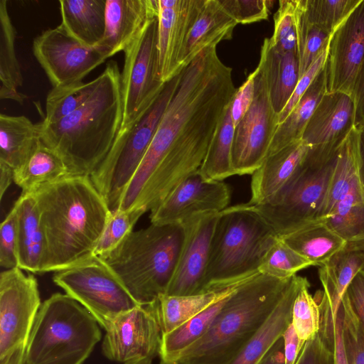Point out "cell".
I'll return each instance as SVG.
<instances>
[{
    "instance_id": "cell-1",
    "label": "cell",
    "mask_w": 364,
    "mask_h": 364,
    "mask_svg": "<svg viewBox=\"0 0 364 364\" xmlns=\"http://www.w3.org/2000/svg\"><path fill=\"white\" fill-rule=\"evenodd\" d=\"M31 193L47 243L43 272H55L92 257L112 211L90 177L67 176Z\"/></svg>"
},
{
    "instance_id": "cell-2",
    "label": "cell",
    "mask_w": 364,
    "mask_h": 364,
    "mask_svg": "<svg viewBox=\"0 0 364 364\" xmlns=\"http://www.w3.org/2000/svg\"><path fill=\"white\" fill-rule=\"evenodd\" d=\"M87 100L58 122L37 124L41 142L64 162L69 176H90L119 134L123 119L121 73L109 61Z\"/></svg>"
},
{
    "instance_id": "cell-3",
    "label": "cell",
    "mask_w": 364,
    "mask_h": 364,
    "mask_svg": "<svg viewBox=\"0 0 364 364\" xmlns=\"http://www.w3.org/2000/svg\"><path fill=\"white\" fill-rule=\"evenodd\" d=\"M291 278L259 273L243 283L230 296L205 336L175 364H228L279 303Z\"/></svg>"
},
{
    "instance_id": "cell-4",
    "label": "cell",
    "mask_w": 364,
    "mask_h": 364,
    "mask_svg": "<svg viewBox=\"0 0 364 364\" xmlns=\"http://www.w3.org/2000/svg\"><path fill=\"white\" fill-rule=\"evenodd\" d=\"M183 236L182 224H151L100 257L139 304H149L166 294Z\"/></svg>"
},
{
    "instance_id": "cell-5",
    "label": "cell",
    "mask_w": 364,
    "mask_h": 364,
    "mask_svg": "<svg viewBox=\"0 0 364 364\" xmlns=\"http://www.w3.org/2000/svg\"><path fill=\"white\" fill-rule=\"evenodd\" d=\"M101 338L100 326L84 306L55 293L38 311L25 364H82Z\"/></svg>"
},
{
    "instance_id": "cell-6",
    "label": "cell",
    "mask_w": 364,
    "mask_h": 364,
    "mask_svg": "<svg viewBox=\"0 0 364 364\" xmlns=\"http://www.w3.org/2000/svg\"><path fill=\"white\" fill-rule=\"evenodd\" d=\"M277 237L247 203L221 211L212 240L205 291L259 274L262 259Z\"/></svg>"
},
{
    "instance_id": "cell-7",
    "label": "cell",
    "mask_w": 364,
    "mask_h": 364,
    "mask_svg": "<svg viewBox=\"0 0 364 364\" xmlns=\"http://www.w3.org/2000/svg\"><path fill=\"white\" fill-rule=\"evenodd\" d=\"M342 144L311 146L297 176L275 202L247 203L277 237L318 220Z\"/></svg>"
},
{
    "instance_id": "cell-8",
    "label": "cell",
    "mask_w": 364,
    "mask_h": 364,
    "mask_svg": "<svg viewBox=\"0 0 364 364\" xmlns=\"http://www.w3.org/2000/svg\"><path fill=\"white\" fill-rule=\"evenodd\" d=\"M181 72L166 82L149 109L119 132L108 154L90 176L111 211L118 208L124 191L139 166L180 80Z\"/></svg>"
},
{
    "instance_id": "cell-9",
    "label": "cell",
    "mask_w": 364,
    "mask_h": 364,
    "mask_svg": "<svg viewBox=\"0 0 364 364\" xmlns=\"http://www.w3.org/2000/svg\"><path fill=\"white\" fill-rule=\"evenodd\" d=\"M54 283L84 306L104 330L119 315L140 305L100 257L55 272Z\"/></svg>"
},
{
    "instance_id": "cell-10",
    "label": "cell",
    "mask_w": 364,
    "mask_h": 364,
    "mask_svg": "<svg viewBox=\"0 0 364 364\" xmlns=\"http://www.w3.org/2000/svg\"><path fill=\"white\" fill-rule=\"evenodd\" d=\"M41 306L38 282L19 267L0 274V364H25L28 340Z\"/></svg>"
},
{
    "instance_id": "cell-11",
    "label": "cell",
    "mask_w": 364,
    "mask_h": 364,
    "mask_svg": "<svg viewBox=\"0 0 364 364\" xmlns=\"http://www.w3.org/2000/svg\"><path fill=\"white\" fill-rule=\"evenodd\" d=\"M157 31L156 17L124 50L121 73L123 119L120 132L149 109L165 86L157 73Z\"/></svg>"
},
{
    "instance_id": "cell-12",
    "label": "cell",
    "mask_w": 364,
    "mask_h": 364,
    "mask_svg": "<svg viewBox=\"0 0 364 364\" xmlns=\"http://www.w3.org/2000/svg\"><path fill=\"white\" fill-rule=\"evenodd\" d=\"M254 98L249 109L235 127L232 164L235 175H252L267 156L279 125L260 63L253 71Z\"/></svg>"
},
{
    "instance_id": "cell-13",
    "label": "cell",
    "mask_w": 364,
    "mask_h": 364,
    "mask_svg": "<svg viewBox=\"0 0 364 364\" xmlns=\"http://www.w3.org/2000/svg\"><path fill=\"white\" fill-rule=\"evenodd\" d=\"M157 301L123 313L105 329L102 350L107 359L121 364H152L159 355L162 338Z\"/></svg>"
},
{
    "instance_id": "cell-14",
    "label": "cell",
    "mask_w": 364,
    "mask_h": 364,
    "mask_svg": "<svg viewBox=\"0 0 364 364\" xmlns=\"http://www.w3.org/2000/svg\"><path fill=\"white\" fill-rule=\"evenodd\" d=\"M33 52L53 87L82 82L108 58L97 47L83 46L60 24L37 36Z\"/></svg>"
},
{
    "instance_id": "cell-15",
    "label": "cell",
    "mask_w": 364,
    "mask_h": 364,
    "mask_svg": "<svg viewBox=\"0 0 364 364\" xmlns=\"http://www.w3.org/2000/svg\"><path fill=\"white\" fill-rule=\"evenodd\" d=\"M220 213L197 214L181 223L183 240L166 294L185 296L205 291L210 247Z\"/></svg>"
},
{
    "instance_id": "cell-16",
    "label": "cell",
    "mask_w": 364,
    "mask_h": 364,
    "mask_svg": "<svg viewBox=\"0 0 364 364\" xmlns=\"http://www.w3.org/2000/svg\"><path fill=\"white\" fill-rule=\"evenodd\" d=\"M230 195L223 181L208 180L198 170L151 211V224H181L197 214L221 212L228 208Z\"/></svg>"
},
{
    "instance_id": "cell-17",
    "label": "cell",
    "mask_w": 364,
    "mask_h": 364,
    "mask_svg": "<svg viewBox=\"0 0 364 364\" xmlns=\"http://www.w3.org/2000/svg\"><path fill=\"white\" fill-rule=\"evenodd\" d=\"M363 61L364 0H361L331 36L324 65L326 92L353 95Z\"/></svg>"
},
{
    "instance_id": "cell-18",
    "label": "cell",
    "mask_w": 364,
    "mask_h": 364,
    "mask_svg": "<svg viewBox=\"0 0 364 364\" xmlns=\"http://www.w3.org/2000/svg\"><path fill=\"white\" fill-rule=\"evenodd\" d=\"M157 1V73L166 83L181 70L179 63L190 28L204 0Z\"/></svg>"
},
{
    "instance_id": "cell-19",
    "label": "cell",
    "mask_w": 364,
    "mask_h": 364,
    "mask_svg": "<svg viewBox=\"0 0 364 364\" xmlns=\"http://www.w3.org/2000/svg\"><path fill=\"white\" fill-rule=\"evenodd\" d=\"M310 146L302 139L267 156L252 174L250 205L275 202L299 172Z\"/></svg>"
},
{
    "instance_id": "cell-20",
    "label": "cell",
    "mask_w": 364,
    "mask_h": 364,
    "mask_svg": "<svg viewBox=\"0 0 364 364\" xmlns=\"http://www.w3.org/2000/svg\"><path fill=\"white\" fill-rule=\"evenodd\" d=\"M355 102L351 93L326 92L309 120L301 139L310 146L342 144L355 127Z\"/></svg>"
},
{
    "instance_id": "cell-21",
    "label": "cell",
    "mask_w": 364,
    "mask_h": 364,
    "mask_svg": "<svg viewBox=\"0 0 364 364\" xmlns=\"http://www.w3.org/2000/svg\"><path fill=\"white\" fill-rule=\"evenodd\" d=\"M157 13L156 0H106L105 31L97 48L107 58L124 51Z\"/></svg>"
},
{
    "instance_id": "cell-22",
    "label": "cell",
    "mask_w": 364,
    "mask_h": 364,
    "mask_svg": "<svg viewBox=\"0 0 364 364\" xmlns=\"http://www.w3.org/2000/svg\"><path fill=\"white\" fill-rule=\"evenodd\" d=\"M306 277L293 276L279 303L228 364H259L291 322L294 301Z\"/></svg>"
},
{
    "instance_id": "cell-23",
    "label": "cell",
    "mask_w": 364,
    "mask_h": 364,
    "mask_svg": "<svg viewBox=\"0 0 364 364\" xmlns=\"http://www.w3.org/2000/svg\"><path fill=\"white\" fill-rule=\"evenodd\" d=\"M16 210L18 267L39 274L44 272L47 243L36 200L22 193L14 205Z\"/></svg>"
},
{
    "instance_id": "cell-24",
    "label": "cell",
    "mask_w": 364,
    "mask_h": 364,
    "mask_svg": "<svg viewBox=\"0 0 364 364\" xmlns=\"http://www.w3.org/2000/svg\"><path fill=\"white\" fill-rule=\"evenodd\" d=\"M237 25L219 0H204L187 35L180 58L181 70L203 50L216 46L222 41L231 39Z\"/></svg>"
},
{
    "instance_id": "cell-25",
    "label": "cell",
    "mask_w": 364,
    "mask_h": 364,
    "mask_svg": "<svg viewBox=\"0 0 364 364\" xmlns=\"http://www.w3.org/2000/svg\"><path fill=\"white\" fill-rule=\"evenodd\" d=\"M259 63L264 69L272 104L279 116L299 80L298 55L295 52H284L275 48L269 38H266L261 47Z\"/></svg>"
},
{
    "instance_id": "cell-26",
    "label": "cell",
    "mask_w": 364,
    "mask_h": 364,
    "mask_svg": "<svg viewBox=\"0 0 364 364\" xmlns=\"http://www.w3.org/2000/svg\"><path fill=\"white\" fill-rule=\"evenodd\" d=\"M60 25L88 48H96L105 31L106 0H60Z\"/></svg>"
},
{
    "instance_id": "cell-27",
    "label": "cell",
    "mask_w": 364,
    "mask_h": 364,
    "mask_svg": "<svg viewBox=\"0 0 364 364\" xmlns=\"http://www.w3.org/2000/svg\"><path fill=\"white\" fill-rule=\"evenodd\" d=\"M255 276L228 285L214 287L196 294L160 296L157 309L162 335L180 327L222 296Z\"/></svg>"
},
{
    "instance_id": "cell-28",
    "label": "cell",
    "mask_w": 364,
    "mask_h": 364,
    "mask_svg": "<svg viewBox=\"0 0 364 364\" xmlns=\"http://www.w3.org/2000/svg\"><path fill=\"white\" fill-rule=\"evenodd\" d=\"M40 143L37 124L23 115L0 114V162L17 169L26 162Z\"/></svg>"
},
{
    "instance_id": "cell-29",
    "label": "cell",
    "mask_w": 364,
    "mask_h": 364,
    "mask_svg": "<svg viewBox=\"0 0 364 364\" xmlns=\"http://www.w3.org/2000/svg\"><path fill=\"white\" fill-rule=\"evenodd\" d=\"M326 92V77L323 67L286 119L278 125L267 156L301 139L309 120Z\"/></svg>"
},
{
    "instance_id": "cell-30",
    "label": "cell",
    "mask_w": 364,
    "mask_h": 364,
    "mask_svg": "<svg viewBox=\"0 0 364 364\" xmlns=\"http://www.w3.org/2000/svg\"><path fill=\"white\" fill-rule=\"evenodd\" d=\"M281 238L314 266L324 264L347 245L345 240L321 220L311 223Z\"/></svg>"
},
{
    "instance_id": "cell-31",
    "label": "cell",
    "mask_w": 364,
    "mask_h": 364,
    "mask_svg": "<svg viewBox=\"0 0 364 364\" xmlns=\"http://www.w3.org/2000/svg\"><path fill=\"white\" fill-rule=\"evenodd\" d=\"M16 31L9 14L7 1H0V98L23 104L27 96L18 89L23 77L16 55Z\"/></svg>"
},
{
    "instance_id": "cell-32",
    "label": "cell",
    "mask_w": 364,
    "mask_h": 364,
    "mask_svg": "<svg viewBox=\"0 0 364 364\" xmlns=\"http://www.w3.org/2000/svg\"><path fill=\"white\" fill-rule=\"evenodd\" d=\"M361 270L364 252L345 248L319 266L318 277L333 311H338L347 287Z\"/></svg>"
},
{
    "instance_id": "cell-33",
    "label": "cell",
    "mask_w": 364,
    "mask_h": 364,
    "mask_svg": "<svg viewBox=\"0 0 364 364\" xmlns=\"http://www.w3.org/2000/svg\"><path fill=\"white\" fill-rule=\"evenodd\" d=\"M358 128L354 127L339 150L336 167L318 220H325L358 183Z\"/></svg>"
},
{
    "instance_id": "cell-34",
    "label": "cell",
    "mask_w": 364,
    "mask_h": 364,
    "mask_svg": "<svg viewBox=\"0 0 364 364\" xmlns=\"http://www.w3.org/2000/svg\"><path fill=\"white\" fill-rule=\"evenodd\" d=\"M67 176L68 169L61 158L41 141L26 162L14 170V181L22 193H31Z\"/></svg>"
},
{
    "instance_id": "cell-35",
    "label": "cell",
    "mask_w": 364,
    "mask_h": 364,
    "mask_svg": "<svg viewBox=\"0 0 364 364\" xmlns=\"http://www.w3.org/2000/svg\"><path fill=\"white\" fill-rule=\"evenodd\" d=\"M235 127L230 105L217 127L199 169L205 178L223 181L235 175L232 164Z\"/></svg>"
},
{
    "instance_id": "cell-36",
    "label": "cell",
    "mask_w": 364,
    "mask_h": 364,
    "mask_svg": "<svg viewBox=\"0 0 364 364\" xmlns=\"http://www.w3.org/2000/svg\"><path fill=\"white\" fill-rule=\"evenodd\" d=\"M321 221L347 243L364 240V190L359 182Z\"/></svg>"
},
{
    "instance_id": "cell-37",
    "label": "cell",
    "mask_w": 364,
    "mask_h": 364,
    "mask_svg": "<svg viewBox=\"0 0 364 364\" xmlns=\"http://www.w3.org/2000/svg\"><path fill=\"white\" fill-rule=\"evenodd\" d=\"M97 77L88 82H79L53 87L46 101V114L41 122L50 124L66 117L82 105L93 92Z\"/></svg>"
},
{
    "instance_id": "cell-38",
    "label": "cell",
    "mask_w": 364,
    "mask_h": 364,
    "mask_svg": "<svg viewBox=\"0 0 364 364\" xmlns=\"http://www.w3.org/2000/svg\"><path fill=\"white\" fill-rule=\"evenodd\" d=\"M294 19L300 78L321 51L328 46L332 34L306 19L301 0H294Z\"/></svg>"
},
{
    "instance_id": "cell-39",
    "label": "cell",
    "mask_w": 364,
    "mask_h": 364,
    "mask_svg": "<svg viewBox=\"0 0 364 364\" xmlns=\"http://www.w3.org/2000/svg\"><path fill=\"white\" fill-rule=\"evenodd\" d=\"M313 264L277 237L263 256L259 272L277 278H290Z\"/></svg>"
},
{
    "instance_id": "cell-40",
    "label": "cell",
    "mask_w": 364,
    "mask_h": 364,
    "mask_svg": "<svg viewBox=\"0 0 364 364\" xmlns=\"http://www.w3.org/2000/svg\"><path fill=\"white\" fill-rule=\"evenodd\" d=\"M361 0H301L306 19L332 34Z\"/></svg>"
},
{
    "instance_id": "cell-41",
    "label": "cell",
    "mask_w": 364,
    "mask_h": 364,
    "mask_svg": "<svg viewBox=\"0 0 364 364\" xmlns=\"http://www.w3.org/2000/svg\"><path fill=\"white\" fill-rule=\"evenodd\" d=\"M309 287L306 280L294 301L291 311V323L303 345L318 333L321 326L319 305L309 293Z\"/></svg>"
},
{
    "instance_id": "cell-42",
    "label": "cell",
    "mask_w": 364,
    "mask_h": 364,
    "mask_svg": "<svg viewBox=\"0 0 364 364\" xmlns=\"http://www.w3.org/2000/svg\"><path fill=\"white\" fill-rule=\"evenodd\" d=\"M145 213L143 208L112 211L93 255L102 257L115 249L133 231L135 224Z\"/></svg>"
},
{
    "instance_id": "cell-43",
    "label": "cell",
    "mask_w": 364,
    "mask_h": 364,
    "mask_svg": "<svg viewBox=\"0 0 364 364\" xmlns=\"http://www.w3.org/2000/svg\"><path fill=\"white\" fill-rule=\"evenodd\" d=\"M314 298L321 311L320 328L326 333L331 344L333 364H349L343 341L341 306L333 311L323 291H317Z\"/></svg>"
},
{
    "instance_id": "cell-44",
    "label": "cell",
    "mask_w": 364,
    "mask_h": 364,
    "mask_svg": "<svg viewBox=\"0 0 364 364\" xmlns=\"http://www.w3.org/2000/svg\"><path fill=\"white\" fill-rule=\"evenodd\" d=\"M269 40L279 50L297 53L294 0L279 1V8L274 16V31Z\"/></svg>"
},
{
    "instance_id": "cell-45",
    "label": "cell",
    "mask_w": 364,
    "mask_h": 364,
    "mask_svg": "<svg viewBox=\"0 0 364 364\" xmlns=\"http://www.w3.org/2000/svg\"><path fill=\"white\" fill-rule=\"evenodd\" d=\"M343 336L349 364H364V329L343 294L340 304Z\"/></svg>"
},
{
    "instance_id": "cell-46",
    "label": "cell",
    "mask_w": 364,
    "mask_h": 364,
    "mask_svg": "<svg viewBox=\"0 0 364 364\" xmlns=\"http://www.w3.org/2000/svg\"><path fill=\"white\" fill-rule=\"evenodd\" d=\"M219 2L237 24H249L267 19L273 3L267 0H219Z\"/></svg>"
},
{
    "instance_id": "cell-47",
    "label": "cell",
    "mask_w": 364,
    "mask_h": 364,
    "mask_svg": "<svg viewBox=\"0 0 364 364\" xmlns=\"http://www.w3.org/2000/svg\"><path fill=\"white\" fill-rule=\"evenodd\" d=\"M0 264L6 269L18 267L16 210L14 205L1 224Z\"/></svg>"
},
{
    "instance_id": "cell-48",
    "label": "cell",
    "mask_w": 364,
    "mask_h": 364,
    "mask_svg": "<svg viewBox=\"0 0 364 364\" xmlns=\"http://www.w3.org/2000/svg\"><path fill=\"white\" fill-rule=\"evenodd\" d=\"M295 364H333L331 344L326 333H318L304 345Z\"/></svg>"
},
{
    "instance_id": "cell-49",
    "label": "cell",
    "mask_w": 364,
    "mask_h": 364,
    "mask_svg": "<svg viewBox=\"0 0 364 364\" xmlns=\"http://www.w3.org/2000/svg\"><path fill=\"white\" fill-rule=\"evenodd\" d=\"M327 52L328 46L321 51L309 68L300 77L290 100L278 116L279 124L286 119L294 106L310 87L316 77L323 68L327 56Z\"/></svg>"
},
{
    "instance_id": "cell-50",
    "label": "cell",
    "mask_w": 364,
    "mask_h": 364,
    "mask_svg": "<svg viewBox=\"0 0 364 364\" xmlns=\"http://www.w3.org/2000/svg\"><path fill=\"white\" fill-rule=\"evenodd\" d=\"M255 94V76L249 75L244 83L237 88L230 105L232 118L235 126L241 120L252 105Z\"/></svg>"
},
{
    "instance_id": "cell-51",
    "label": "cell",
    "mask_w": 364,
    "mask_h": 364,
    "mask_svg": "<svg viewBox=\"0 0 364 364\" xmlns=\"http://www.w3.org/2000/svg\"><path fill=\"white\" fill-rule=\"evenodd\" d=\"M348 304L364 329V270L353 279L345 293Z\"/></svg>"
},
{
    "instance_id": "cell-52",
    "label": "cell",
    "mask_w": 364,
    "mask_h": 364,
    "mask_svg": "<svg viewBox=\"0 0 364 364\" xmlns=\"http://www.w3.org/2000/svg\"><path fill=\"white\" fill-rule=\"evenodd\" d=\"M284 364H295L304 345L299 341L290 323L282 336Z\"/></svg>"
},
{
    "instance_id": "cell-53",
    "label": "cell",
    "mask_w": 364,
    "mask_h": 364,
    "mask_svg": "<svg viewBox=\"0 0 364 364\" xmlns=\"http://www.w3.org/2000/svg\"><path fill=\"white\" fill-rule=\"evenodd\" d=\"M355 102V127H364V61L358 72L353 91Z\"/></svg>"
},
{
    "instance_id": "cell-54",
    "label": "cell",
    "mask_w": 364,
    "mask_h": 364,
    "mask_svg": "<svg viewBox=\"0 0 364 364\" xmlns=\"http://www.w3.org/2000/svg\"><path fill=\"white\" fill-rule=\"evenodd\" d=\"M357 156L358 181L364 190V127L358 128Z\"/></svg>"
},
{
    "instance_id": "cell-55",
    "label": "cell",
    "mask_w": 364,
    "mask_h": 364,
    "mask_svg": "<svg viewBox=\"0 0 364 364\" xmlns=\"http://www.w3.org/2000/svg\"><path fill=\"white\" fill-rule=\"evenodd\" d=\"M259 364H284V341L280 338Z\"/></svg>"
},
{
    "instance_id": "cell-56",
    "label": "cell",
    "mask_w": 364,
    "mask_h": 364,
    "mask_svg": "<svg viewBox=\"0 0 364 364\" xmlns=\"http://www.w3.org/2000/svg\"><path fill=\"white\" fill-rule=\"evenodd\" d=\"M14 181V169L8 165L0 162V198Z\"/></svg>"
},
{
    "instance_id": "cell-57",
    "label": "cell",
    "mask_w": 364,
    "mask_h": 364,
    "mask_svg": "<svg viewBox=\"0 0 364 364\" xmlns=\"http://www.w3.org/2000/svg\"><path fill=\"white\" fill-rule=\"evenodd\" d=\"M345 249L348 250L364 252V240L355 242H348Z\"/></svg>"
}]
</instances>
